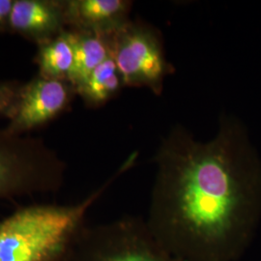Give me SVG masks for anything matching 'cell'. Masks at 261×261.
Masks as SVG:
<instances>
[{"mask_svg":"<svg viewBox=\"0 0 261 261\" xmlns=\"http://www.w3.org/2000/svg\"><path fill=\"white\" fill-rule=\"evenodd\" d=\"M154 162V237L180 260H239L261 222V158L242 121L223 115L208 141L176 126Z\"/></svg>","mask_w":261,"mask_h":261,"instance_id":"cell-1","label":"cell"},{"mask_svg":"<svg viewBox=\"0 0 261 261\" xmlns=\"http://www.w3.org/2000/svg\"><path fill=\"white\" fill-rule=\"evenodd\" d=\"M137 160L133 154L84 200L71 205L33 204L0 221V261H63L91 206Z\"/></svg>","mask_w":261,"mask_h":261,"instance_id":"cell-2","label":"cell"},{"mask_svg":"<svg viewBox=\"0 0 261 261\" xmlns=\"http://www.w3.org/2000/svg\"><path fill=\"white\" fill-rule=\"evenodd\" d=\"M66 168L42 139L0 128V200L56 193L64 183Z\"/></svg>","mask_w":261,"mask_h":261,"instance_id":"cell-3","label":"cell"},{"mask_svg":"<svg viewBox=\"0 0 261 261\" xmlns=\"http://www.w3.org/2000/svg\"><path fill=\"white\" fill-rule=\"evenodd\" d=\"M63 261H182L159 242L145 221L123 217L110 223L84 225Z\"/></svg>","mask_w":261,"mask_h":261,"instance_id":"cell-4","label":"cell"},{"mask_svg":"<svg viewBox=\"0 0 261 261\" xmlns=\"http://www.w3.org/2000/svg\"><path fill=\"white\" fill-rule=\"evenodd\" d=\"M112 56L125 86H146L160 94L171 72L157 29L138 21L129 20L112 35Z\"/></svg>","mask_w":261,"mask_h":261,"instance_id":"cell-5","label":"cell"},{"mask_svg":"<svg viewBox=\"0 0 261 261\" xmlns=\"http://www.w3.org/2000/svg\"><path fill=\"white\" fill-rule=\"evenodd\" d=\"M75 95V86L69 81L38 75L22 84L6 128L17 135L38 129L67 112Z\"/></svg>","mask_w":261,"mask_h":261,"instance_id":"cell-6","label":"cell"},{"mask_svg":"<svg viewBox=\"0 0 261 261\" xmlns=\"http://www.w3.org/2000/svg\"><path fill=\"white\" fill-rule=\"evenodd\" d=\"M67 28L65 1L15 0L10 32L40 46L55 39Z\"/></svg>","mask_w":261,"mask_h":261,"instance_id":"cell-7","label":"cell"},{"mask_svg":"<svg viewBox=\"0 0 261 261\" xmlns=\"http://www.w3.org/2000/svg\"><path fill=\"white\" fill-rule=\"evenodd\" d=\"M128 0H66L67 28L112 36L129 19Z\"/></svg>","mask_w":261,"mask_h":261,"instance_id":"cell-8","label":"cell"},{"mask_svg":"<svg viewBox=\"0 0 261 261\" xmlns=\"http://www.w3.org/2000/svg\"><path fill=\"white\" fill-rule=\"evenodd\" d=\"M75 31L67 28L55 39L38 46L35 63L39 75L69 81L75 63Z\"/></svg>","mask_w":261,"mask_h":261,"instance_id":"cell-9","label":"cell"},{"mask_svg":"<svg viewBox=\"0 0 261 261\" xmlns=\"http://www.w3.org/2000/svg\"><path fill=\"white\" fill-rule=\"evenodd\" d=\"M75 31V63L69 82L76 88L107 59L112 57V36Z\"/></svg>","mask_w":261,"mask_h":261,"instance_id":"cell-10","label":"cell"},{"mask_svg":"<svg viewBox=\"0 0 261 261\" xmlns=\"http://www.w3.org/2000/svg\"><path fill=\"white\" fill-rule=\"evenodd\" d=\"M123 86V79L112 56L98 66L75 91L86 106L99 107L116 96Z\"/></svg>","mask_w":261,"mask_h":261,"instance_id":"cell-11","label":"cell"},{"mask_svg":"<svg viewBox=\"0 0 261 261\" xmlns=\"http://www.w3.org/2000/svg\"><path fill=\"white\" fill-rule=\"evenodd\" d=\"M22 83L18 81H0V117L9 119L14 112Z\"/></svg>","mask_w":261,"mask_h":261,"instance_id":"cell-12","label":"cell"},{"mask_svg":"<svg viewBox=\"0 0 261 261\" xmlns=\"http://www.w3.org/2000/svg\"><path fill=\"white\" fill-rule=\"evenodd\" d=\"M15 0H0V33L10 32V19Z\"/></svg>","mask_w":261,"mask_h":261,"instance_id":"cell-13","label":"cell"}]
</instances>
